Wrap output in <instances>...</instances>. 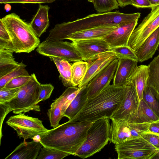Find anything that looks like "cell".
<instances>
[{
	"instance_id": "ee69618b",
	"label": "cell",
	"mask_w": 159,
	"mask_h": 159,
	"mask_svg": "<svg viewBox=\"0 0 159 159\" xmlns=\"http://www.w3.org/2000/svg\"><path fill=\"white\" fill-rule=\"evenodd\" d=\"M119 6L123 7L127 5H131V0H116Z\"/></svg>"
},
{
	"instance_id": "60d3db41",
	"label": "cell",
	"mask_w": 159,
	"mask_h": 159,
	"mask_svg": "<svg viewBox=\"0 0 159 159\" xmlns=\"http://www.w3.org/2000/svg\"><path fill=\"white\" fill-rule=\"evenodd\" d=\"M131 5L137 8H150L154 7L148 0H131Z\"/></svg>"
},
{
	"instance_id": "9a60e30c",
	"label": "cell",
	"mask_w": 159,
	"mask_h": 159,
	"mask_svg": "<svg viewBox=\"0 0 159 159\" xmlns=\"http://www.w3.org/2000/svg\"><path fill=\"white\" fill-rule=\"evenodd\" d=\"M117 58L111 51L100 53L87 61L88 70L86 75L78 87L87 86L90 81L109 64Z\"/></svg>"
},
{
	"instance_id": "7c38bea8",
	"label": "cell",
	"mask_w": 159,
	"mask_h": 159,
	"mask_svg": "<svg viewBox=\"0 0 159 159\" xmlns=\"http://www.w3.org/2000/svg\"><path fill=\"white\" fill-rule=\"evenodd\" d=\"M118 61V58L112 61L89 83L87 86L88 98L95 96L110 84V82L113 79Z\"/></svg>"
},
{
	"instance_id": "74e56055",
	"label": "cell",
	"mask_w": 159,
	"mask_h": 159,
	"mask_svg": "<svg viewBox=\"0 0 159 159\" xmlns=\"http://www.w3.org/2000/svg\"><path fill=\"white\" fill-rule=\"evenodd\" d=\"M158 150H159V135L151 132L146 133L141 136Z\"/></svg>"
},
{
	"instance_id": "b9f144b4",
	"label": "cell",
	"mask_w": 159,
	"mask_h": 159,
	"mask_svg": "<svg viewBox=\"0 0 159 159\" xmlns=\"http://www.w3.org/2000/svg\"><path fill=\"white\" fill-rule=\"evenodd\" d=\"M0 39L11 41L9 34L1 19L0 20Z\"/></svg>"
},
{
	"instance_id": "7bdbcfd3",
	"label": "cell",
	"mask_w": 159,
	"mask_h": 159,
	"mask_svg": "<svg viewBox=\"0 0 159 159\" xmlns=\"http://www.w3.org/2000/svg\"><path fill=\"white\" fill-rule=\"evenodd\" d=\"M149 130L150 132L159 135V120L150 123Z\"/></svg>"
},
{
	"instance_id": "ac0fdd59",
	"label": "cell",
	"mask_w": 159,
	"mask_h": 159,
	"mask_svg": "<svg viewBox=\"0 0 159 159\" xmlns=\"http://www.w3.org/2000/svg\"><path fill=\"white\" fill-rule=\"evenodd\" d=\"M43 146L39 141L24 140L5 159H37Z\"/></svg>"
},
{
	"instance_id": "8992f818",
	"label": "cell",
	"mask_w": 159,
	"mask_h": 159,
	"mask_svg": "<svg viewBox=\"0 0 159 159\" xmlns=\"http://www.w3.org/2000/svg\"><path fill=\"white\" fill-rule=\"evenodd\" d=\"M31 75L30 80L20 87L17 94L9 101L4 103L10 112L12 111L14 114H18L30 111H40L38 102L41 84L34 73Z\"/></svg>"
},
{
	"instance_id": "4dcf8cb0",
	"label": "cell",
	"mask_w": 159,
	"mask_h": 159,
	"mask_svg": "<svg viewBox=\"0 0 159 159\" xmlns=\"http://www.w3.org/2000/svg\"><path fill=\"white\" fill-rule=\"evenodd\" d=\"M26 65L23 61L20 63L19 66L12 70L0 77V89L5 87L6 84L14 78L20 75H30L25 69Z\"/></svg>"
},
{
	"instance_id": "52a82bcc",
	"label": "cell",
	"mask_w": 159,
	"mask_h": 159,
	"mask_svg": "<svg viewBox=\"0 0 159 159\" xmlns=\"http://www.w3.org/2000/svg\"><path fill=\"white\" fill-rule=\"evenodd\" d=\"M115 149L118 159H152L158 150L141 137L115 144Z\"/></svg>"
},
{
	"instance_id": "484cf974",
	"label": "cell",
	"mask_w": 159,
	"mask_h": 159,
	"mask_svg": "<svg viewBox=\"0 0 159 159\" xmlns=\"http://www.w3.org/2000/svg\"><path fill=\"white\" fill-rule=\"evenodd\" d=\"M147 84L159 99V53L148 65Z\"/></svg>"
},
{
	"instance_id": "44dd1931",
	"label": "cell",
	"mask_w": 159,
	"mask_h": 159,
	"mask_svg": "<svg viewBox=\"0 0 159 159\" xmlns=\"http://www.w3.org/2000/svg\"><path fill=\"white\" fill-rule=\"evenodd\" d=\"M50 7L47 5L40 4L38 11L29 23L34 32L38 37L45 32L50 25L48 11Z\"/></svg>"
},
{
	"instance_id": "1f68e13d",
	"label": "cell",
	"mask_w": 159,
	"mask_h": 159,
	"mask_svg": "<svg viewBox=\"0 0 159 159\" xmlns=\"http://www.w3.org/2000/svg\"><path fill=\"white\" fill-rule=\"evenodd\" d=\"M70 155L68 153L43 146L37 159H61Z\"/></svg>"
},
{
	"instance_id": "d590c367",
	"label": "cell",
	"mask_w": 159,
	"mask_h": 159,
	"mask_svg": "<svg viewBox=\"0 0 159 159\" xmlns=\"http://www.w3.org/2000/svg\"><path fill=\"white\" fill-rule=\"evenodd\" d=\"M31 77V75H20L16 77L7 83L4 87L8 89L21 87L27 83Z\"/></svg>"
},
{
	"instance_id": "277c9868",
	"label": "cell",
	"mask_w": 159,
	"mask_h": 159,
	"mask_svg": "<svg viewBox=\"0 0 159 159\" xmlns=\"http://www.w3.org/2000/svg\"><path fill=\"white\" fill-rule=\"evenodd\" d=\"M1 19L9 34L15 52L29 53L37 48L40 40L29 24L14 13Z\"/></svg>"
},
{
	"instance_id": "8d00e7d4",
	"label": "cell",
	"mask_w": 159,
	"mask_h": 159,
	"mask_svg": "<svg viewBox=\"0 0 159 159\" xmlns=\"http://www.w3.org/2000/svg\"><path fill=\"white\" fill-rule=\"evenodd\" d=\"M54 89V86L51 84H41L38 103L49 98Z\"/></svg>"
},
{
	"instance_id": "e575fe53",
	"label": "cell",
	"mask_w": 159,
	"mask_h": 159,
	"mask_svg": "<svg viewBox=\"0 0 159 159\" xmlns=\"http://www.w3.org/2000/svg\"><path fill=\"white\" fill-rule=\"evenodd\" d=\"M20 87L8 89L4 87L0 89V103L8 102L18 93Z\"/></svg>"
},
{
	"instance_id": "5b68a950",
	"label": "cell",
	"mask_w": 159,
	"mask_h": 159,
	"mask_svg": "<svg viewBox=\"0 0 159 159\" xmlns=\"http://www.w3.org/2000/svg\"><path fill=\"white\" fill-rule=\"evenodd\" d=\"M110 119L104 118L93 122L88 130L85 141L75 156L85 158L100 151L109 141Z\"/></svg>"
},
{
	"instance_id": "7a4b0ae2",
	"label": "cell",
	"mask_w": 159,
	"mask_h": 159,
	"mask_svg": "<svg viewBox=\"0 0 159 159\" xmlns=\"http://www.w3.org/2000/svg\"><path fill=\"white\" fill-rule=\"evenodd\" d=\"M140 13L127 14L119 11L93 14L74 21L56 24L49 31L45 40H63L66 36L77 31L102 25L120 24L138 20Z\"/></svg>"
},
{
	"instance_id": "603a6c76",
	"label": "cell",
	"mask_w": 159,
	"mask_h": 159,
	"mask_svg": "<svg viewBox=\"0 0 159 159\" xmlns=\"http://www.w3.org/2000/svg\"><path fill=\"white\" fill-rule=\"evenodd\" d=\"M14 48L0 46V77L8 74L20 64L13 56Z\"/></svg>"
},
{
	"instance_id": "2e32d148",
	"label": "cell",
	"mask_w": 159,
	"mask_h": 159,
	"mask_svg": "<svg viewBox=\"0 0 159 159\" xmlns=\"http://www.w3.org/2000/svg\"><path fill=\"white\" fill-rule=\"evenodd\" d=\"M138 20L120 24L113 31L103 38L111 48L128 46L129 38L138 24Z\"/></svg>"
},
{
	"instance_id": "bcb514c9",
	"label": "cell",
	"mask_w": 159,
	"mask_h": 159,
	"mask_svg": "<svg viewBox=\"0 0 159 159\" xmlns=\"http://www.w3.org/2000/svg\"><path fill=\"white\" fill-rule=\"evenodd\" d=\"M11 9V6L8 3L6 4L4 6V9L7 12H8L10 11Z\"/></svg>"
},
{
	"instance_id": "ba28073f",
	"label": "cell",
	"mask_w": 159,
	"mask_h": 159,
	"mask_svg": "<svg viewBox=\"0 0 159 159\" xmlns=\"http://www.w3.org/2000/svg\"><path fill=\"white\" fill-rule=\"evenodd\" d=\"M6 123L16 131L20 139L22 138L24 140L37 136L41 138L49 130L43 126L42 120L24 113L11 116Z\"/></svg>"
},
{
	"instance_id": "4fadbf2b",
	"label": "cell",
	"mask_w": 159,
	"mask_h": 159,
	"mask_svg": "<svg viewBox=\"0 0 159 159\" xmlns=\"http://www.w3.org/2000/svg\"><path fill=\"white\" fill-rule=\"evenodd\" d=\"M128 84L129 87L123 101L110 119H120L131 122L135 117L140 101L134 85L131 83Z\"/></svg>"
},
{
	"instance_id": "cb8c5ba5",
	"label": "cell",
	"mask_w": 159,
	"mask_h": 159,
	"mask_svg": "<svg viewBox=\"0 0 159 159\" xmlns=\"http://www.w3.org/2000/svg\"><path fill=\"white\" fill-rule=\"evenodd\" d=\"M148 70V66H138L128 81V84L131 83L135 86L140 101L142 99L143 92L147 84Z\"/></svg>"
},
{
	"instance_id": "7402d4cb",
	"label": "cell",
	"mask_w": 159,
	"mask_h": 159,
	"mask_svg": "<svg viewBox=\"0 0 159 159\" xmlns=\"http://www.w3.org/2000/svg\"><path fill=\"white\" fill-rule=\"evenodd\" d=\"M71 91V88L68 87L63 93L51 104L50 108L48 110L47 114L50 125L53 128L60 125L59 122L63 117L61 114V108Z\"/></svg>"
},
{
	"instance_id": "ab89813d",
	"label": "cell",
	"mask_w": 159,
	"mask_h": 159,
	"mask_svg": "<svg viewBox=\"0 0 159 159\" xmlns=\"http://www.w3.org/2000/svg\"><path fill=\"white\" fill-rule=\"evenodd\" d=\"M56 0H7V3H51Z\"/></svg>"
},
{
	"instance_id": "e0dca14e",
	"label": "cell",
	"mask_w": 159,
	"mask_h": 159,
	"mask_svg": "<svg viewBox=\"0 0 159 159\" xmlns=\"http://www.w3.org/2000/svg\"><path fill=\"white\" fill-rule=\"evenodd\" d=\"M119 24L102 25L73 32L65 37L71 41L103 38L111 33Z\"/></svg>"
},
{
	"instance_id": "f6af8a7d",
	"label": "cell",
	"mask_w": 159,
	"mask_h": 159,
	"mask_svg": "<svg viewBox=\"0 0 159 159\" xmlns=\"http://www.w3.org/2000/svg\"><path fill=\"white\" fill-rule=\"evenodd\" d=\"M151 4L153 7L159 5V0H148Z\"/></svg>"
},
{
	"instance_id": "30bf717a",
	"label": "cell",
	"mask_w": 159,
	"mask_h": 159,
	"mask_svg": "<svg viewBox=\"0 0 159 159\" xmlns=\"http://www.w3.org/2000/svg\"><path fill=\"white\" fill-rule=\"evenodd\" d=\"M36 51L43 56L57 57L69 62L83 61L71 42L67 41L45 40L40 43Z\"/></svg>"
},
{
	"instance_id": "f1b7e54d",
	"label": "cell",
	"mask_w": 159,
	"mask_h": 159,
	"mask_svg": "<svg viewBox=\"0 0 159 159\" xmlns=\"http://www.w3.org/2000/svg\"><path fill=\"white\" fill-rule=\"evenodd\" d=\"M88 67L86 61L75 62L72 65L71 86L76 87L82 80L87 72Z\"/></svg>"
},
{
	"instance_id": "4316f807",
	"label": "cell",
	"mask_w": 159,
	"mask_h": 159,
	"mask_svg": "<svg viewBox=\"0 0 159 159\" xmlns=\"http://www.w3.org/2000/svg\"><path fill=\"white\" fill-rule=\"evenodd\" d=\"M49 57L56 65L60 73L59 79L63 85L67 87L72 86V65L68 61L60 58L53 56Z\"/></svg>"
},
{
	"instance_id": "836d02e7",
	"label": "cell",
	"mask_w": 159,
	"mask_h": 159,
	"mask_svg": "<svg viewBox=\"0 0 159 159\" xmlns=\"http://www.w3.org/2000/svg\"><path fill=\"white\" fill-rule=\"evenodd\" d=\"M118 59H131L139 62L137 56L134 51L128 46H122L111 48Z\"/></svg>"
},
{
	"instance_id": "83f0119b",
	"label": "cell",
	"mask_w": 159,
	"mask_h": 159,
	"mask_svg": "<svg viewBox=\"0 0 159 159\" xmlns=\"http://www.w3.org/2000/svg\"><path fill=\"white\" fill-rule=\"evenodd\" d=\"M159 120V118L142 99L139 102L136 115L131 122L151 123Z\"/></svg>"
},
{
	"instance_id": "5bb4252c",
	"label": "cell",
	"mask_w": 159,
	"mask_h": 159,
	"mask_svg": "<svg viewBox=\"0 0 159 159\" xmlns=\"http://www.w3.org/2000/svg\"><path fill=\"white\" fill-rule=\"evenodd\" d=\"M71 43L83 60L86 61L100 53L111 51V48L103 38L74 41Z\"/></svg>"
},
{
	"instance_id": "d6986e66",
	"label": "cell",
	"mask_w": 159,
	"mask_h": 159,
	"mask_svg": "<svg viewBox=\"0 0 159 159\" xmlns=\"http://www.w3.org/2000/svg\"><path fill=\"white\" fill-rule=\"evenodd\" d=\"M118 60L112 84L118 86H126L129 78L138 66V62L127 59H118Z\"/></svg>"
},
{
	"instance_id": "3957f363",
	"label": "cell",
	"mask_w": 159,
	"mask_h": 159,
	"mask_svg": "<svg viewBox=\"0 0 159 159\" xmlns=\"http://www.w3.org/2000/svg\"><path fill=\"white\" fill-rule=\"evenodd\" d=\"M93 122L69 120L49 129L40 138L39 141L43 146L75 156L85 141L88 130Z\"/></svg>"
},
{
	"instance_id": "681fc988",
	"label": "cell",
	"mask_w": 159,
	"mask_h": 159,
	"mask_svg": "<svg viewBox=\"0 0 159 159\" xmlns=\"http://www.w3.org/2000/svg\"><path fill=\"white\" fill-rule=\"evenodd\" d=\"M89 2H92L93 3V1L94 0H87Z\"/></svg>"
},
{
	"instance_id": "f546056e",
	"label": "cell",
	"mask_w": 159,
	"mask_h": 159,
	"mask_svg": "<svg viewBox=\"0 0 159 159\" xmlns=\"http://www.w3.org/2000/svg\"><path fill=\"white\" fill-rule=\"evenodd\" d=\"M142 99L159 118V99L154 95L147 84L143 92Z\"/></svg>"
},
{
	"instance_id": "9c48e42d",
	"label": "cell",
	"mask_w": 159,
	"mask_h": 159,
	"mask_svg": "<svg viewBox=\"0 0 159 159\" xmlns=\"http://www.w3.org/2000/svg\"><path fill=\"white\" fill-rule=\"evenodd\" d=\"M111 119L109 141L114 144L140 137L143 134L150 132V123H136L120 119Z\"/></svg>"
},
{
	"instance_id": "f35d334b",
	"label": "cell",
	"mask_w": 159,
	"mask_h": 159,
	"mask_svg": "<svg viewBox=\"0 0 159 159\" xmlns=\"http://www.w3.org/2000/svg\"><path fill=\"white\" fill-rule=\"evenodd\" d=\"M0 145L1 144V139L2 136V123L6 116L9 113V111L7 105L5 103H0Z\"/></svg>"
},
{
	"instance_id": "8fae6325",
	"label": "cell",
	"mask_w": 159,
	"mask_h": 159,
	"mask_svg": "<svg viewBox=\"0 0 159 159\" xmlns=\"http://www.w3.org/2000/svg\"><path fill=\"white\" fill-rule=\"evenodd\" d=\"M151 9L150 12L134 29L129 39L128 46L134 51L159 27V5Z\"/></svg>"
},
{
	"instance_id": "7dc6e473",
	"label": "cell",
	"mask_w": 159,
	"mask_h": 159,
	"mask_svg": "<svg viewBox=\"0 0 159 159\" xmlns=\"http://www.w3.org/2000/svg\"><path fill=\"white\" fill-rule=\"evenodd\" d=\"M152 159H159V150H158L157 153L153 157Z\"/></svg>"
},
{
	"instance_id": "d6a6232c",
	"label": "cell",
	"mask_w": 159,
	"mask_h": 159,
	"mask_svg": "<svg viewBox=\"0 0 159 159\" xmlns=\"http://www.w3.org/2000/svg\"><path fill=\"white\" fill-rule=\"evenodd\" d=\"M93 3L95 9L98 13L111 12L119 8L116 0H94Z\"/></svg>"
},
{
	"instance_id": "ffe728a7",
	"label": "cell",
	"mask_w": 159,
	"mask_h": 159,
	"mask_svg": "<svg viewBox=\"0 0 159 159\" xmlns=\"http://www.w3.org/2000/svg\"><path fill=\"white\" fill-rule=\"evenodd\" d=\"M159 46V27L145 40L135 51L139 61L143 62L152 58Z\"/></svg>"
},
{
	"instance_id": "c3c4849f",
	"label": "cell",
	"mask_w": 159,
	"mask_h": 159,
	"mask_svg": "<svg viewBox=\"0 0 159 159\" xmlns=\"http://www.w3.org/2000/svg\"><path fill=\"white\" fill-rule=\"evenodd\" d=\"M7 0H0V3L1 4H7Z\"/></svg>"
},
{
	"instance_id": "6da1fadb",
	"label": "cell",
	"mask_w": 159,
	"mask_h": 159,
	"mask_svg": "<svg viewBox=\"0 0 159 159\" xmlns=\"http://www.w3.org/2000/svg\"><path fill=\"white\" fill-rule=\"evenodd\" d=\"M129 86L110 84L95 96L88 98L80 111L69 120L93 122L104 118L110 119L121 104Z\"/></svg>"
},
{
	"instance_id": "d4e9b609",
	"label": "cell",
	"mask_w": 159,
	"mask_h": 159,
	"mask_svg": "<svg viewBox=\"0 0 159 159\" xmlns=\"http://www.w3.org/2000/svg\"><path fill=\"white\" fill-rule=\"evenodd\" d=\"M87 86L81 88L80 90L66 109L64 116L69 120L77 115L82 110L88 99Z\"/></svg>"
}]
</instances>
